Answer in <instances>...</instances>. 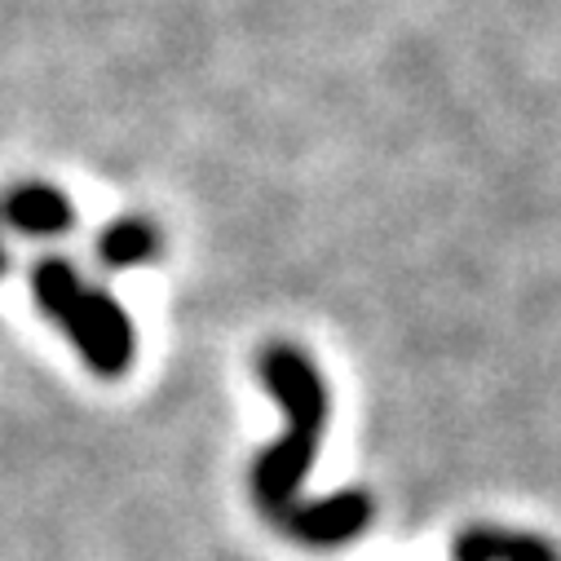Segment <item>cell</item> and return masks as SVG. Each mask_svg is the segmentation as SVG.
Masks as SVG:
<instances>
[{
    "label": "cell",
    "mask_w": 561,
    "mask_h": 561,
    "mask_svg": "<svg viewBox=\"0 0 561 561\" xmlns=\"http://www.w3.org/2000/svg\"><path fill=\"white\" fill-rule=\"evenodd\" d=\"M456 561H561L557 548L530 530H504V526H469L456 548Z\"/></svg>",
    "instance_id": "cell-4"
},
{
    "label": "cell",
    "mask_w": 561,
    "mask_h": 561,
    "mask_svg": "<svg viewBox=\"0 0 561 561\" xmlns=\"http://www.w3.org/2000/svg\"><path fill=\"white\" fill-rule=\"evenodd\" d=\"M5 265H10V252H5V239H0V278H5Z\"/></svg>",
    "instance_id": "cell-6"
},
{
    "label": "cell",
    "mask_w": 561,
    "mask_h": 561,
    "mask_svg": "<svg viewBox=\"0 0 561 561\" xmlns=\"http://www.w3.org/2000/svg\"><path fill=\"white\" fill-rule=\"evenodd\" d=\"M0 221L27 239H58L76 226L71 199L49 182H23L0 199Z\"/></svg>",
    "instance_id": "cell-3"
},
{
    "label": "cell",
    "mask_w": 561,
    "mask_h": 561,
    "mask_svg": "<svg viewBox=\"0 0 561 561\" xmlns=\"http://www.w3.org/2000/svg\"><path fill=\"white\" fill-rule=\"evenodd\" d=\"M32 293L45 319L89 363V371H98L102 380H115L133 367L137 358L133 319L106 288H89L67 256H41L32 265Z\"/></svg>",
    "instance_id": "cell-2"
},
{
    "label": "cell",
    "mask_w": 561,
    "mask_h": 561,
    "mask_svg": "<svg viewBox=\"0 0 561 561\" xmlns=\"http://www.w3.org/2000/svg\"><path fill=\"white\" fill-rule=\"evenodd\" d=\"M261 385L284 402L288 430H284V438H274L252 465L256 508L278 530H288L293 539L314 543V548L358 539L371 522V495L345 491V495H328V500H314V504L297 500V486L310 473V465L319 456V443H323V425H328V385H323L319 367L297 345H270L261 354Z\"/></svg>",
    "instance_id": "cell-1"
},
{
    "label": "cell",
    "mask_w": 561,
    "mask_h": 561,
    "mask_svg": "<svg viewBox=\"0 0 561 561\" xmlns=\"http://www.w3.org/2000/svg\"><path fill=\"white\" fill-rule=\"evenodd\" d=\"M93 256H98V265H106V270L147 265V261L160 256V226L147 221V217H119V221H111V226L98 234Z\"/></svg>",
    "instance_id": "cell-5"
}]
</instances>
